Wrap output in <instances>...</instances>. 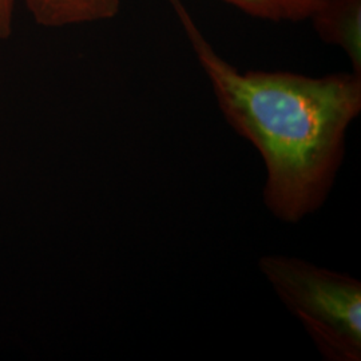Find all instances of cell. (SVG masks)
<instances>
[{"instance_id":"cell-7","label":"cell","mask_w":361,"mask_h":361,"mask_svg":"<svg viewBox=\"0 0 361 361\" xmlns=\"http://www.w3.org/2000/svg\"><path fill=\"white\" fill-rule=\"evenodd\" d=\"M15 3L16 0H0V39L13 35Z\"/></svg>"},{"instance_id":"cell-5","label":"cell","mask_w":361,"mask_h":361,"mask_svg":"<svg viewBox=\"0 0 361 361\" xmlns=\"http://www.w3.org/2000/svg\"><path fill=\"white\" fill-rule=\"evenodd\" d=\"M233 6L238 7L244 13L256 18L281 20L283 10L281 0H225Z\"/></svg>"},{"instance_id":"cell-6","label":"cell","mask_w":361,"mask_h":361,"mask_svg":"<svg viewBox=\"0 0 361 361\" xmlns=\"http://www.w3.org/2000/svg\"><path fill=\"white\" fill-rule=\"evenodd\" d=\"M326 0H281L283 19L301 20L310 18Z\"/></svg>"},{"instance_id":"cell-3","label":"cell","mask_w":361,"mask_h":361,"mask_svg":"<svg viewBox=\"0 0 361 361\" xmlns=\"http://www.w3.org/2000/svg\"><path fill=\"white\" fill-rule=\"evenodd\" d=\"M319 35L348 55L361 75V0H326L310 15Z\"/></svg>"},{"instance_id":"cell-2","label":"cell","mask_w":361,"mask_h":361,"mask_svg":"<svg viewBox=\"0 0 361 361\" xmlns=\"http://www.w3.org/2000/svg\"><path fill=\"white\" fill-rule=\"evenodd\" d=\"M258 265L325 360H361L359 280L286 256H264Z\"/></svg>"},{"instance_id":"cell-4","label":"cell","mask_w":361,"mask_h":361,"mask_svg":"<svg viewBox=\"0 0 361 361\" xmlns=\"http://www.w3.org/2000/svg\"><path fill=\"white\" fill-rule=\"evenodd\" d=\"M39 26L49 28L102 22L119 13L121 0H23Z\"/></svg>"},{"instance_id":"cell-1","label":"cell","mask_w":361,"mask_h":361,"mask_svg":"<svg viewBox=\"0 0 361 361\" xmlns=\"http://www.w3.org/2000/svg\"><path fill=\"white\" fill-rule=\"evenodd\" d=\"M171 3L226 122L264 159L268 210L286 224L314 213L334 188L349 125L360 114L361 75L240 73L202 38L180 1Z\"/></svg>"}]
</instances>
